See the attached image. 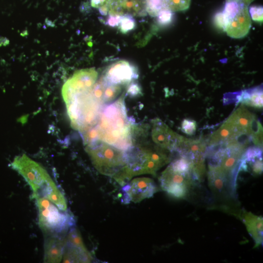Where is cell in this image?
Returning <instances> with one entry per match:
<instances>
[{"label": "cell", "mask_w": 263, "mask_h": 263, "mask_svg": "<svg viewBox=\"0 0 263 263\" xmlns=\"http://www.w3.org/2000/svg\"><path fill=\"white\" fill-rule=\"evenodd\" d=\"M146 12L145 0H112L108 13L112 15L143 16Z\"/></svg>", "instance_id": "4fadbf2b"}, {"label": "cell", "mask_w": 263, "mask_h": 263, "mask_svg": "<svg viewBox=\"0 0 263 263\" xmlns=\"http://www.w3.org/2000/svg\"><path fill=\"white\" fill-rule=\"evenodd\" d=\"M214 24L218 28L224 30L225 27V21L222 12L216 13L214 18Z\"/></svg>", "instance_id": "83f0119b"}, {"label": "cell", "mask_w": 263, "mask_h": 263, "mask_svg": "<svg viewBox=\"0 0 263 263\" xmlns=\"http://www.w3.org/2000/svg\"><path fill=\"white\" fill-rule=\"evenodd\" d=\"M38 209V221L41 229L52 236H58L67 231L74 223L72 216L60 210L48 199H36Z\"/></svg>", "instance_id": "277c9868"}, {"label": "cell", "mask_w": 263, "mask_h": 263, "mask_svg": "<svg viewBox=\"0 0 263 263\" xmlns=\"http://www.w3.org/2000/svg\"><path fill=\"white\" fill-rule=\"evenodd\" d=\"M135 66L126 60H119L109 66L102 77L108 83L123 86L138 77Z\"/></svg>", "instance_id": "ba28073f"}, {"label": "cell", "mask_w": 263, "mask_h": 263, "mask_svg": "<svg viewBox=\"0 0 263 263\" xmlns=\"http://www.w3.org/2000/svg\"><path fill=\"white\" fill-rule=\"evenodd\" d=\"M66 240L58 236L49 238L45 243L44 262L45 263H59L64 251Z\"/></svg>", "instance_id": "9a60e30c"}, {"label": "cell", "mask_w": 263, "mask_h": 263, "mask_svg": "<svg viewBox=\"0 0 263 263\" xmlns=\"http://www.w3.org/2000/svg\"><path fill=\"white\" fill-rule=\"evenodd\" d=\"M125 94L116 101L104 105L95 125L99 141L125 151L134 143L135 126L127 115Z\"/></svg>", "instance_id": "6da1fadb"}, {"label": "cell", "mask_w": 263, "mask_h": 263, "mask_svg": "<svg viewBox=\"0 0 263 263\" xmlns=\"http://www.w3.org/2000/svg\"><path fill=\"white\" fill-rule=\"evenodd\" d=\"M207 178L209 188L216 195L225 196L228 193L232 197L236 195V188L218 166L208 165Z\"/></svg>", "instance_id": "7c38bea8"}, {"label": "cell", "mask_w": 263, "mask_h": 263, "mask_svg": "<svg viewBox=\"0 0 263 263\" xmlns=\"http://www.w3.org/2000/svg\"><path fill=\"white\" fill-rule=\"evenodd\" d=\"M252 174L258 175L263 172V158H260L253 162L250 166Z\"/></svg>", "instance_id": "4316f807"}, {"label": "cell", "mask_w": 263, "mask_h": 263, "mask_svg": "<svg viewBox=\"0 0 263 263\" xmlns=\"http://www.w3.org/2000/svg\"><path fill=\"white\" fill-rule=\"evenodd\" d=\"M159 181L164 191L179 199L186 198L196 183L191 172L177 171L169 165L162 173Z\"/></svg>", "instance_id": "8992f818"}, {"label": "cell", "mask_w": 263, "mask_h": 263, "mask_svg": "<svg viewBox=\"0 0 263 263\" xmlns=\"http://www.w3.org/2000/svg\"><path fill=\"white\" fill-rule=\"evenodd\" d=\"M239 102L250 107L257 108H262L263 104L262 86L242 91Z\"/></svg>", "instance_id": "ac0fdd59"}, {"label": "cell", "mask_w": 263, "mask_h": 263, "mask_svg": "<svg viewBox=\"0 0 263 263\" xmlns=\"http://www.w3.org/2000/svg\"><path fill=\"white\" fill-rule=\"evenodd\" d=\"M191 0H163L164 8L172 12L180 11L187 9Z\"/></svg>", "instance_id": "ffe728a7"}, {"label": "cell", "mask_w": 263, "mask_h": 263, "mask_svg": "<svg viewBox=\"0 0 263 263\" xmlns=\"http://www.w3.org/2000/svg\"><path fill=\"white\" fill-rule=\"evenodd\" d=\"M62 259L64 263H90L92 260L79 232L75 228L69 232Z\"/></svg>", "instance_id": "9c48e42d"}, {"label": "cell", "mask_w": 263, "mask_h": 263, "mask_svg": "<svg viewBox=\"0 0 263 263\" xmlns=\"http://www.w3.org/2000/svg\"><path fill=\"white\" fill-rule=\"evenodd\" d=\"M12 166L29 185L34 198H45L60 210H67L65 197L47 171L40 164L23 154L14 159Z\"/></svg>", "instance_id": "7a4b0ae2"}, {"label": "cell", "mask_w": 263, "mask_h": 263, "mask_svg": "<svg viewBox=\"0 0 263 263\" xmlns=\"http://www.w3.org/2000/svg\"><path fill=\"white\" fill-rule=\"evenodd\" d=\"M123 189L128 200L134 203L152 197L159 190L153 180L147 177L134 179Z\"/></svg>", "instance_id": "8fae6325"}, {"label": "cell", "mask_w": 263, "mask_h": 263, "mask_svg": "<svg viewBox=\"0 0 263 263\" xmlns=\"http://www.w3.org/2000/svg\"><path fill=\"white\" fill-rule=\"evenodd\" d=\"M146 12L152 17H156L164 8L163 0H145Z\"/></svg>", "instance_id": "7402d4cb"}, {"label": "cell", "mask_w": 263, "mask_h": 263, "mask_svg": "<svg viewBox=\"0 0 263 263\" xmlns=\"http://www.w3.org/2000/svg\"><path fill=\"white\" fill-rule=\"evenodd\" d=\"M263 6H254L249 8V12L252 19L256 21H263Z\"/></svg>", "instance_id": "484cf974"}, {"label": "cell", "mask_w": 263, "mask_h": 263, "mask_svg": "<svg viewBox=\"0 0 263 263\" xmlns=\"http://www.w3.org/2000/svg\"><path fill=\"white\" fill-rule=\"evenodd\" d=\"M126 95L131 97H135L142 95V90L140 85L134 81L128 85Z\"/></svg>", "instance_id": "d4e9b609"}, {"label": "cell", "mask_w": 263, "mask_h": 263, "mask_svg": "<svg viewBox=\"0 0 263 263\" xmlns=\"http://www.w3.org/2000/svg\"><path fill=\"white\" fill-rule=\"evenodd\" d=\"M121 18V16L120 15H109L106 21V24L112 27L117 26L120 23Z\"/></svg>", "instance_id": "f1b7e54d"}, {"label": "cell", "mask_w": 263, "mask_h": 263, "mask_svg": "<svg viewBox=\"0 0 263 263\" xmlns=\"http://www.w3.org/2000/svg\"><path fill=\"white\" fill-rule=\"evenodd\" d=\"M112 0H90L91 6L95 8H99L106 5H109Z\"/></svg>", "instance_id": "f546056e"}, {"label": "cell", "mask_w": 263, "mask_h": 263, "mask_svg": "<svg viewBox=\"0 0 263 263\" xmlns=\"http://www.w3.org/2000/svg\"><path fill=\"white\" fill-rule=\"evenodd\" d=\"M122 90V86L107 82L103 98L104 104H109L113 101L120 94Z\"/></svg>", "instance_id": "d6986e66"}, {"label": "cell", "mask_w": 263, "mask_h": 263, "mask_svg": "<svg viewBox=\"0 0 263 263\" xmlns=\"http://www.w3.org/2000/svg\"><path fill=\"white\" fill-rule=\"evenodd\" d=\"M197 124L196 122L191 119H185L181 124L182 131L188 135H193L196 130Z\"/></svg>", "instance_id": "cb8c5ba5"}, {"label": "cell", "mask_w": 263, "mask_h": 263, "mask_svg": "<svg viewBox=\"0 0 263 263\" xmlns=\"http://www.w3.org/2000/svg\"><path fill=\"white\" fill-rule=\"evenodd\" d=\"M85 150L96 169L102 174L116 179L126 166L125 151L98 141Z\"/></svg>", "instance_id": "3957f363"}, {"label": "cell", "mask_w": 263, "mask_h": 263, "mask_svg": "<svg viewBox=\"0 0 263 263\" xmlns=\"http://www.w3.org/2000/svg\"><path fill=\"white\" fill-rule=\"evenodd\" d=\"M152 122L153 141L163 149L176 151L185 137L173 132L159 119H155Z\"/></svg>", "instance_id": "30bf717a"}, {"label": "cell", "mask_w": 263, "mask_h": 263, "mask_svg": "<svg viewBox=\"0 0 263 263\" xmlns=\"http://www.w3.org/2000/svg\"><path fill=\"white\" fill-rule=\"evenodd\" d=\"M156 17L157 22L161 26L170 25L174 18L173 12L166 8L162 9Z\"/></svg>", "instance_id": "603a6c76"}, {"label": "cell", "mask_w": 263, "mask_h": 263, "mask_svg": "<svg viewBox=\"0 0 263 263\" xmlns=\"http://www.w3.org/2000/svg\"><path fill=\"white\" fill-rule=\"evenodd\" d=\"M136 22L132 16L125 14L121 16L119 28L121 33L125 34L134 29Z\"/></svg>", "instance_id": "44dd1931"}, {"label": "cell", "mask_w": 263, "mask_h": 263, "mask_svg": "<svg viewBox=\"0 0 263 263\" xmlns=\"http://www.w3.org/2000/svg\"><path fill=\"white\" fill-rule=\"evenodd\" d=\"M247 6L235 0L226 1L222 11L225 31L227 35L233 38H241L248 33L251 22Z\"/></svg>", "instance_id": "5b68a950"}, {"label": "cell", "mask_w": 263, "mask_h": 263, "mask_svg": "<svg viewBox=\"0 0 263 263\" xmlns=\"http://www.w3.org/2000/svg\"><path fill=\"white\" fill-rule=\"evenodd\" d=\"M238 216L241 218L249 234L255 242V247L262 244L263 232L262 216H257L245 210H242Z\"/></svg>", "instance_id": "5bb4252c"}, {"label": "cell", "mask_w": 263, "mask_h": 263, "mask_svg": "<svg viewBox=\"0 0 263 263\" xmlns=\"http://www.w3.org/2000/svg\"><path fill=\"white\" fill-rule=\"evenodd\" d=\"M109 5H106L98 8L99 11L101 15L105 16L108 14Z\"/></svg>", "instance_id": "4dcf8cb0"}, {"label": "cell", "mask_w": 263, "mask_h": 263, "mask_svg": "<svg viewBox=\"0 0 263 263\" xmlns=\"http://www.w3.org/2000/svg\"><path fill=\"white\" fill-rule=\"evenodd\" d=\"M237 133L239 132L236 131L235 125L227 118L222 126L210 135L208 145L212 146L222 144Z\"/></svg>", "instance_id": "e0dca14e"}, {"label": "cell", "mask_w": 263, "mask_h": 263, "mask_svg": "<svg viewBox=\"0 0 263 263\" xmlns=\"http://www.w3.org/2000/svg\"><path fill=\"white\" fill-rule=\"evenodd\" d=\"M97 76V71L93 68L75 72L62 87V95L64 101L91 89L96 82Z\"/></svg>", "instance_id": "52a82bcc"}, {"label": "cell", "mask_w": 263, "mask_h": 263, "mask_svg": "<svg viewBox=\"0 0 263 263\" xmlns=\"http://www.w3.org/2000/svg\"><path fill=\"white\" fill-rule=\"evenodd\" d=\"M254 117L253 114L241 106L228 119L234 124L238 132L247 133L249 125Z\"/></svg>", "instance_id": "2e32d148"}, {"label": "cell", "mask_w": 263, "mask_h": 263, "mask_svg": "<svg viewBox=\"0 0 263 263\" xmlns=\"http://www.w3.org/2000/svg\"><path fill=\"white\" fill-rule=\"evenodd\" d=\"M227 0H226V1ZM235 0L240 2H241L246 5V6H247L254 0Z\"/></svg>", "instance_id": "1f68e13d"}]
</instances>
